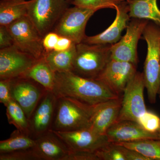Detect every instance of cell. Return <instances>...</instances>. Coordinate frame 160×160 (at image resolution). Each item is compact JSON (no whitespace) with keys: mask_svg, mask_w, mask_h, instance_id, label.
<instances>
[{"mask_svg":"<svg viewBox=\"0 0 160 160\" xmlns=\"http://www.w3.org/2000/svg\"><path fill=\"white\" fill-rule=\"evenodd\" d=\"M117 144L135 150L150 160H160V139H147Z\"/></svg>","mask_w":160,"mask_h":160,"instance_id":"obj_24","label":"cell"},{"mask_svg":"<svg viewBox=\"0 0 160 160\" xmlns=\"http://www.w3.org/2000/svg\"><path fill=\"white\" fill-rule=\"evenodd\" d=\"M149 22L142 19L132 20L126 28L125 35L117 42L112 45L111 59L138 65V42Z\"/></svg>","mask_w":160,"mask_h":160,"instance_id":"obj_9","label":"cell"},{"mask_svg":"<svg viewBox=\"0 0 160 160\" xmlns=\"http://www.w3.org/2000/svg\"><path fill=\"white\" fill-rule=\"evenodd\" d=\"M130 18L151 20L160 28V10L157 0H126Z\"/></svg>","mask_w":160,"mask_h":160,"instance_id":"obj_19","label":"cell"},{"mask_svg":"<svg viewBox=\"0 0 160 160\" xmlns=\"http://www.w3.org/2000/svg\"><path fill=\"white\" fill-rule=\"evenodd\" d=\"M27 1L25 0H1L0 2V26H7L27 16Z\"/></svg>","mask_w":160,"mask_h":160,"instance_id":"obj_21","label":"cell"},{"mask_svg":"<svg viewBox=\"0 0 160 160\" xmlns=\"http://www.w3.org/2000/svg\"><path fill=\"white\" fill-rule=\"evenodd\" d=\"M126 0H72L74 6L95 9L111 8L115 9L118 6L126 2Z\"/></svg>","mask_w":160,"mask_h":160,"instance_id":"obj_26","label":"cell"},{"mask_svg":"<svg viewBox=\"0 0 160 160\" xmlns=\"http://www.w3.org/2000/svg\"><path fill=\"white\" fill-rule=\"evenodd\" d=\"M37 60L15 45L0 49V80L23 76Z\"/></svg>","mask_w":160,"mask_h":160,"instance_id":"obj_11","label":"cell"},{"mask_svg":"<svg viewBox=\"0 0 160 160\" xmlns=\"http://www.w3.org/2000/svg\"><path fill=\"white\" fill-rule=\"evenodd\" d=\"M57 98L51 130L67 132L89 129L95 105L91 106L73 98Z\"/></svg>","mask_w":160,"mask_h":160,"instance_id":"obj_2","label":"cell"},{"mask_svg":"<svg viewBox=\"0 0 160 160\" xmlns=\"http://www.w3.org/2000/svg\"><path fill=\"white\" fill-rule=\"evenodd\" d=\"M51 130L70 151L95 152L110 142L106 135L98 134L89 129L67 132Z\"/></svg>","mask_w":160,"mask_h":160,"instance_id":"obj_13","label":"cell"},{"mask_svg":"<svg viewBox=\"0 0 160 160\" xmlns=\"http://www.w3.org/2000/svg\"><path fill=\"white\" fill-rule=\"evenodd\" d=\"M52 92L57 98H73L91 106L120 97L100 80L82 77L71 71L55 72Z\"/></svg>","mask_w":160,"mask_h":160,"instance_id":"obj_1","label":"cell"},{"mask_svg":"<svg viewBox=\"0 0 160 160\" xmlns=\"http://www.w3.org/2000/svg\"><path fill=\"white\" fill-rule=\"evenodd\" d=\"M10 83L11 79L0 80V102L5 106L12 99Z\"/></svg>","mask_w":160,"mask_h":160,"instance_id":"obj_30","label":"cell"},{"mask_svg":"<svg viewBox=\"0 0 160 160\" xmlns=\"http://www.w3.org/2000/svg\"><path fill=\"white\" fill-rule=\"evenodd\" d=\"M57 99L53 92L47 91L40 100L29 119L32 137L36 138L51 130Z\"/></svg>","mask_w":160,"mask_h":160,"instance_id":"obj_14","label":"cell"},{"mask_svg":"<svg viewBox=\"0 0 160 160\" xmlns=\"http://www.w3.org/2000/svg\"><path fill=\"white\" fill-rule=\"evenodd\" d=\"M76 45L74 43L65 51L46 52L44 58L55 72L71 71L76 54Z\"/></svg>","mask_w":160,"mask_h":160,"instance_id":"obj_22","label":"cell"},{"mask_svg":"<svg viewBox=\"0 0 160 160\" xmlns=\"http://www.w3.org/2000/svg\"><path fill=\"white\" fill-rule=\"evenodd\" d=\"M34 80L47 90L52 91L54 88L55 72L44 57L38 60L35 63L23 76Z\"/></svg>","mask_w":160,"mask_h":160,"instance_id":"obj_20","label":"cell"},{"mask_svg":"<svg viewBox=\"0 0 160 160\" xmlns=\"http://www.w3.org/2000/svg\"><path fill=\"white\" fill-rule=\"evenodd\" d=\"M11 96L29 119L47 90L34 80L19 77L11 79Z\"/></svg>","mask_w":160,"mask_h":160,"instance_id":"obj_10","label":"cell"},{"mask_svg":"<svg viewBox=\"0 0 160 160\" xmlns=\"http://www.w3.org/2000/svg\"><path fill=\"white\" fill-rule=\"evenodd\" d=\"M35 139L33 148L40 160H66L70 153L65 143L51 130Z\"/></svg>","mask_w":160,"mask_h":160,"instance_id":"obj_18","label":"cell"},{"mask_svg":"<svg viewBox=\"0 0 160 160\" xmlns=\"http://www.w3.org/2000/svg\"><path fill=\"white\" fill-rule=\"evenodd\" d=\"M99 160H126L122 146L109 142L95 152Z\"/></svg>","mask_w":160,"mask_h":160,"instance_id":"obj_27","label":"cell"},{"mask_svg":"<svg viewBox=\"0 0 160 160\" xmlns=\"http://www.w3.org/2000/svg\"><path fill=\"white\" fill-rule=\"evenodd\" d=\"M66 0L27 1V17L42 37L53 31L55 26L68 8Z\"/></svg>","mask_w":160,"mask_h":160,"instance_id":"obj_5","label":"cell"},{"mask_svg":"<svg viewBox=\"0 0 160 160\" xmlns=\"http://www.w3.org/2000/svg\"><path fill=\"white\" fill-rule=\"evenodd\" d=\"M6 107L9 124L13 125L17 129L23 133L30 135L29 120L22 107L12 99Z\"/></svg>","mask_w":160,"mask_h":160,"instance_id":"obj_25","label":"cell"},{"mask_svg":"<svg viewBox=\"0 0 160 160\" xmlns=\"http://www.w3.org/2000/svg\"><path fill=\"white\" fill-rule=\"evenodd\" d=\"M145 88L143 72H137L123 92L122 107L116 122H137L139 118L147 111L144 98Z\"/></svg>","mask_w":160,"mask_h":160,"instance_id":"obj_7","label":"cell"},{"mask_svg":"<svg viewBox=\"0 0 160 160\" xmlns=\"http://www.w3.org/2000/svg\"><path fill=\"white\" fill-rule=\"evenodd\" d=\"M112 45L76 44L71 72L82 77L97 78L111 59Z\"/></svg>","mask_w":160,"mask_h":160,"instance_id":"obj_3","label":"cell"},{"mask_svg":"<svg viewBox=\"0 0 160 160\" xmlns=\"http://www.w3.org/2000/svg\"><path fill=\"white\" fill-rule=\"evenodd\" d=\"M122 147L126 160H150L135 150L128 149L124 146H122Z\"/></svg>","mask_w":160,"mask_h":160,"instance_id":"obj_35","label":"cell"},{"mask_svg":"<svg viewBox=\"0 0 160 160\" xmlns=\"http://www.w3.org/2000/svg\"><path fill=\"white\" fill-rule=\"evenodd\" d=\"M19 49L38 60L46 53L42 44V37L27 16L6 26Z\"/></svg>","mask_w":160,"mask_h":160,"instance_id":"obj_6","label":"cell"},{"mask_svg":"<svg viewBox=\"0 0 160 160\" xmlns=\"http://www.w3.org/2000/svg\"><path fill=\"white\" fill-rule=\"evenodd\" d=\"M142 35L147 45L143 72L145 88L149 102L154 104L160 79V28L155 24L149 23Z\"/></svg>","mask_w":160,"mask_h":160,"instance_id":"obj_4","label":"cell"},{"mask_svg":"<svg viewBox=\"0 0 160 160\" xmlns=\"http://www.w3.org/2000/svg\"><path fill=\"white\" fill-rule=\"evenodd\" d=\"M109 142H129L143 139H160L158 133H152L143 129L137 122L132 121L116 122L105 134Z\"/></svg>","mask_w":160,"mask_h":160,"instance_id":"obj_16","label":"cell"},{"mask_svg":"<svg viewBox=\"0 0 160 160\" xmlns=\"http://www.w3.org/2000/svg\"><path fill=\"white\" fill-rule=\"evenodd\" d=\"M35 145L34 138L16 129L9 138L0 142V154L31 149Z\"/></svg>","mask_w":160,"mask_h":160,"instance_id":"obj_23","label":"cell"},{"mask_svg":"<svg viewBox=\"0 0 160 160\" xmlns=\"http://www.w3.org/2000/svg\"><path fill=\"white\" fill-rule=\"evenodd\" d=\"M66 160H99L95 152L70 151Z\"/></svg>","mask_w":160,"mask_h":160,"instance_id":"obj_33","label":"cell"},{"mask_svg":"<svg viewBox=\"0 0 160 160\" xmlns=\"http://www.w3.org/2000/svg\"><path fill=\"white\" fill-rule=\"evenodd\" d=\"M158 134H159V139H160V131L159 132Z\"/></svg>","mask_w":160,"mask_h":160,"instance_id":"obj_37","label":"cell"},{"mask_svg":"<svg viewBox=\"0 0 160 160\" xmlns=\"http://www.w3.org/2000/svg\"><path fill=\"white\" fill-rule=\"evenodd\" d=\"M137 65L132 63L111 59L97 79L121 97L137 72Z\"/></svg>","mask_w":160,"mask_h":160,"instance_id":"obj_12","label":"cell"},{"mask_svg":"<svg viewBox=\"0 0 160 160\" xmlns=\"http://www.w3.org/2000/svg\"><path fill=\"white\" fill-rule=\"evenodd\" d=\"M59 36L54 32L51 31L43 37V46L46 52L54 50Z\"/></svg>","mask_w":160,"mask_h":160,"instance_id":"obj_32","label":"cell"},{"mask_svg":"<svg viewBox=\"0 0 160 160\" xmlns=\"http://www.w3.org/2000/svg\"><path fill=\"white\" fill-rule=\"evenodd\" d=\"M122 100L121 96L95 105L89 129L98 134L105 135L107 130L117 121Z\"/></svg>","mask_w":160,"mask_h":160,"instance_id":"obj_17","label":"cell"},{"mask_svg":"<svg viewBox=\"0 0 160 160\" xmlns=\"http://www.w3.org/2000/svg\"><path fill=\"white\" fill-rule=\"evenodd\" d=\"M116 16L114 22L105 31L93 36L85 37L82 42L89 45L114 44L122 38V32L129 24V8L127 1L116 8Z\"/></svg>","mask_w":160,"mask_h":160,"instance_id":"obj_15","label":"cell"},{"mask_svg":"<svg viewBox=\"0 0 160 160\" xmlns=\"http://www.w3.org/2000/svg\"><path fill=\"white\" fill-rule=\"evenodd\" d=\"M96 11L95 9L77 6L68 8L52 31L60 36L70 39L76 44L82 42L86 36V24Z\"/></svg>","mask_w":160,"mask_h":160,"instance_id":"obj_8","label":"cell"},{"mask_svg":"<svg viewBox=\"0 0 160 160\" xmlns=\"http://www.w3.org/2000/svg\"><path fill=\"white\" fill-rule=\"evenodd\" d=\"M137 122L148 132L158 133L160 131V118L152 112L147 110L139 118Z\"/></svg>","mask_w":160,"mask_h":160,"instance_id":"obj_28","label":"cell"},{"mask_svg":"<svg viewBox=\"0 0 160 160\" xmlns=\"http://www.w3.org/2000/svg\"><path fill=\"white\" fill-rule=\"evenodd\" d=\"M13 45V38L7 26H0V49L8 48Z\"/></svg>","mask_w":160,"mask_h":160,"instance_id":"obj_31","label":"cell"},{"mask_svg":"<svg viewBox=\"0 0 160 160\" xmlns=\"http://www.w3.org/2000/svg\"><path fill=\"white\" fill-rule=\"evenodd\" d=\"M158 96L159 98H160V79L159 82V85L158 89Z\"/></svg>","mask_w":160,"mask_h":160,"instance_id":"obj_36","label":"cell"},{"mask_svg":"<svg viewBox=\"0 0 160 160\" xmlns=\"http://www.w3.org/2000/svg\"><path fill=\"white\" fill-rule=\"evenodd\" d=\"M66 1H67V2H69V1H71V0H66Z\"/></svg>","mask_w":160,"mask_h":160,"instance_id":"obj_38","label":"cell"},{"mask_svg":"<svg viewBox=\"0 0 160 160\" xmlns=\"http://www.w3.org/2000/svg\"><path fill=\"white\" fill-rule=\"evenodd\" d=\"M0 160H40L33 148L0 154Z\"/></svg>","mask_w":160,"mask_h":160,"instance_id":"obj_29","label":"cell"},{"mask_svg":"<svg viewBox=\"0 0 160 160\" xmlns=\"http://www.w3.org/2000/svg\"><path fill=\"white\" fill-rule=\"evenodd\" d=\"M74 43L70 39L60 36L53 50L62 51L68 50L71 48Z\"/></svg>","mask_w":160,"mask_h":160,"instance_id":"obj_34","label":"cell"}]
</instances>
